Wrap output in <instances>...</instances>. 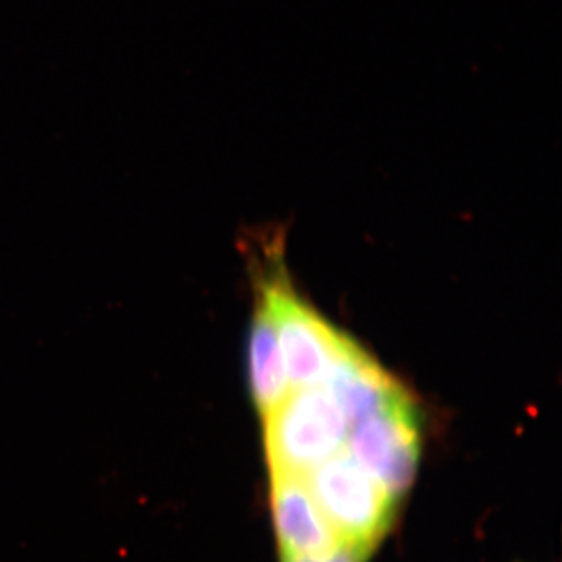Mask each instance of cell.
<instances>
[{
  "mask_svg": "<svg viewBox=\"0 0 562 562\" xmlns=\"http://www.w3.org/2000/svg\"><path fill=\"white\" fill-rule=\"evenodd\" d=\"M260 299L276 325L292 390L324 383L347 336L299 297L283 271L276 269L261 281Z\"/></svg>",
  "mask_w": 562,
  "mask_h": 562,
  "instance_id": "obj_3",
  "label": "cell"
},
{
  "mask_svg": "<svg viewBox=\"0 0 562 562\" xmlns=\"http://www.w3.org/2000/svg\"><path fill=\"white\" fill-rule=\"evenodd\" d=\"M262 420L271 473L306 475L342 452L349 439V420L324 384L288 392Z\"/></svg>",
  "mask_w": 562,
  "mask_h": 562,
  "instance_id": "obj_1",
  "label": "cell"
},
{
  "mask_svg": "<svg viewBox=\"0 0 562 562\" xmlns=\"http://www.w3.org/2000/svg\"><path fill=\"white\" fill-rule=\"evenodd\" d=\"M322 384L342 409L350 428L379 412L403 391L401 384L349 336Z\"/></svg>",
  "mask_w": 562,
  "mask_h": 562,
  "instance_id": "obj_6",
  "label": "cell"
},
{
  "mask_svg": "<svg viewBox=\"0 0 562 562\" xmlns=\"http://www.w3.org/2000/svg\"><path fill=\"white\" fill-rule=\"evenodd\" d=\"M247 364L251 398L261 416H268L288 395L290 382L284 372L279 336L266 303L258 299L251 317Z\"/></svg>",
  "mask_w": 562,
  "mask_h": 562,
  "instance_id": "obj_7",
  "label": "cell"
},
{
  "mask_svg": "<svg viewBox=\"0 0 562 562\" xmlns=\"http://www.w3.org/2000/svg\"><path fill=\"white\" fill-rule=\"evenodd\" d=\"M347 443L361 468L398 501L412 487L420 461L419 422L408 392L351 425Z\"/></svg>",
  "mask_w": 562,
  "mask_h": 562,
  "instance_id": "obj_4",
  "label": "cell"
},
{
  "mask_svg": "<svg viewBox=\"0 0 562 562\" xmlns=\"http://www.w3.org/2000/svg\"><path fill=\"white\" fill-rule=\"evenodd\" d=\"M273 527L281 557H322L341 543L305 475L271 473Z\"/></svg>",
  "mask_w": 562,
  "mask_h": 562,
  "instance_id": "obj_5",
  "label": "cell"
},
{
  "mask_svg": "<svg viewBox=\"0 0 562 562\" xmlns=\"http://www.w3.org/2000/svg\"><path fill=\"white\" fill-rule=\"evenodd\" d=\"M373 550L358 543L341 542L331 552L322 557L288 558L281 557V562H368Z\"/></svg>",
  "mask_w": 562,
  "mask_h": 562,
  "instance_id": "obj_8",
  "label": "cell"
},
{
  "mask_svg": "<svg viewBox=\"0 0 562 562\" xmlns=\"http://www.w3.org/2000/svg\"><path fill=\"white\" fill-rule=\"evenodd\" d=\"M305 479L339 539L375 550L390 530L398 501L344 450Z\"/></svg>",
  "mask_w": 562,
  "mask_h": 562,
  "instance_id": "obj_2",
  "label": "cell"
}]
</instances>
